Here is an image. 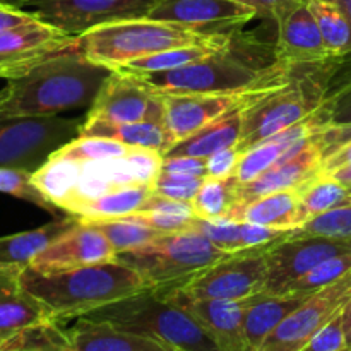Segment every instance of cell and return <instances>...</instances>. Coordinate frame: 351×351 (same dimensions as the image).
Listing matches in <instances>:
<instances>
[{"mask_svg":"<svg viewBox=\"0 0 351 351\" xmlns=\"http://www.w3.org/2000/svg\"><path fill=\"white\" fill-rule=\"evenodd\" d=\"M351 300V274L308 295L257 351H302L308 341L345 311Z\"/></svg>","mask_w":351,"mask_h":351,"instance_id":"cell-10","label":"cell"},{"mask_svg":"<svg viewBox=\"0 0 351 351\" xmlns=\"http://www.w3.org/2000/svg\"><path fill=\"white\" fill-rule=\"evenodd\" d=\"M225 219L295 230L300 226V191L273 192L249 202H237L228 209Z\"/></svg>","mask_w":351,"mask_h":351,"instance_id":"cell-23","label":"cell"},{"mask_svg":"<svg viewBox=\"0 0 351 351\" xmlns=\"http://www.w3.org/2000/svg\"><path fill=\"white\" fill-rule=\"evenodd\" d=\"M82 223H88V225L98 228L112 243L117 256L123 252H130V250L143 249V247L149 245L154 240L160 239L161 235H165L158 230L144 226L137 221H130V219H101V221Z\"/></svg>","mask_w":351,"mask_h":351,"instance_id":"cell-35","label":"cell"},{"mask_svg":"<svg viewBox=\"0 0 351 351\" xmlns=\"http://www.w3.org/2000/svg\"><path fill=\"white\" fill-rule=\"evenodd\" d=\"M226 38H230L228 33H204L168 21L141 17L93 27L75 36L72 48L95 64L115 71L171 48L216 43Z\"/></svg>","mask_w":351,"mask_h":351,"instance_id":"cell-3","label":"cell"},{"mask_svg":"<svg viewBox=\"0 0 351 351\" xmlns=\"http://www.w3.org/2000/svg\"><path fill=\"white\" fill-rule=\"evenodd\" d=\"M136 151L139 149L119 141L103 139V137H75L74 141L60 147L53 156L75 163H98V161L122 160Z\"/></svg>","mask_w":351,"mask_h":351,"instance_id":"cell-34","label":"cell"},{"mask_svg":"<svg viewBox=\"0 0 351 351\" xmlns=\"http://www.w3.org/2000/svg\"><path fill=\"white\" fill-rule=\"evenodd\" d=\"M288 71L276 64L261 67L232 53V48L206 57L173 71L137 74L158 93H228L254 88L281 72Z\"/></svg>","mask_w":351,"mask_h":351,"instance_id":"cell-7","label":"cell"},{"mask_svg":"<svg viewBox=\"0 0 351 351\" xmlns=\"http://www.w3.org/2000/svg\"><path fill=\"white\" fill-rule=\"evenodd\" d=\"M328 64L315 65L312 72L300 77H297L291 69L290 79L285 84L278 86L245 110L239 141L240 153H245L317 112L324 99Z\"/></svg>","mask_w":351,"mask_h":351,"instance_id":"cell-6","label":"cell"},{"mask_svg":"<svg viewBox=\"0 0 351 351\" xmlns=\"http://www.w3.org/2000/svg\"><path fill=\"white\" fill-rule=\"evenodd\" d=\"M321 29L322 40L331 58L351 53V17L332 0H305Z\"/></svg>","mask_w":351,"mask_h":351,"instance_id":"cell-31","label":"cell"},{"mask_svg":"<svg viewBox=\"0 0 351 351\" xmlns=\"http://www.w3.org/2000/svg\"><path fill=\"white\" fill-rule=\"evenodd\" d=\"M351 252V243L328 237H288L267 250V281L264 291L278 293L324 261Z\"/></svg>","mask_w":351,"mask_h":351,"instance_id":"cell-14","label":"cell"},{"mask_svg":"<svg viewBox=\"0 0 351 351\" xmlns=\"http://www.w3.org/2000/svg\"><path fill=\"white\" fill-rule=\"evenodd\" d=\"M247 108L235 110V112L228 113L223 119L209 123L204 129L195 132L194 136L187 137L185 141L178 143L177 146L171 147L167 154L168 156H194L208 160L211 154L218 153V151L239 146L240 136H242L243 113H245Z\"/></svg>","mask_w":351,"mask_h":351,"instance_id":"cell-28","label":"cell"},{"mask_svg":"<svg viewBox=\"0 0 351 351\" xmlns=\"http://www.w3.org/2000/svg\"><path fill=\"white\" fill-rule=\"evenodd\" d=\"M228 48H232V36L223 41H216V43L187 45V47L171 48V50L161 51V53L153 55V57L130 62L129 65L122 67L120 71L132 72V74H153V72L173 71V69L185 67V65L194 64V62L211 57V55L219 53V51L228 50Z\"/></svg>","mask_w":351,"mask_h":351,"instance_id":"cell-32","label":"cell"},{"mask_svg":"<svg viewBox=\"0 0 351 351\" xmlns=\"http://www.w3.org/2000/svg\"><path fill=\"white\" fill-rule=\"evenodd\" d=\"M194 218L171 215V213H165V211H137L123 219L137 221L141 223V225L149 226V228L153 230H158V232L161 233H177V232H185V230L191 228V221Z\"/></svg>","mask_w":351,"mask_h":351,"instance_id":"cell-44","label":"cell"},{"mask_svg":"<svg viewBox=\"0 0 351 351\" xmlns=\"http://www.w3.org/2000/svg\"><path fill=\"white\" fill-rule=\"evenodd\" d=\"M21 273L23 267L0 266V343L31 326L55 321L47 305L24 287Z\"/></svg>","mask_w":351,"mask_h":351,"instance_id":"cell-21","label":"cell"},{"mask_svg":"<svg viewBox=\"0 0 351 351\" xmlns=\"http://www.w3.org/2000/svg\"><path fill=\"white\" fill-rule=\"evenodd\" d=\"M178 307L185 308L206 329L219 351H252L245 335V300H215L187 293L182 288L160 291Z\"/></svg>","mask_w":351,"mask_h":351,"instance_id":"cell-17","label":"cell"},{"mask_svg":"<svg viewBox=\"0 0 351 351\" xmlns=\"http://www.w3.org/2000/svg\"><path fill=\"white\" fill-rule=\"evenodd\" d=\"M147 17L204 33H228L257 17V10L245 0H160Z\"/></svg>","mask_w":351,"mask_h":351,"instance_id":"cell-16","label":"cell"},{"mask_svg":"<svg viewBox=\"0 0 351 351\" xmlns=\"http://www.w3.org/2000/svg\"><path fill=\"white\" fill-rule=\"evenodd\" d=\"M346 350V328L343 312L326 324L302 351H343Z\"/></svg>","mask_w":351,"mask_h":351,"instance_id":"cell-45","label":"cell"},{"mask_svg":"<svg viewBox=\"0 0 351 351\" xmlns=\"http://www.w3.org/2000/svg\"><path fill=\"white\" fill-rule=\"evenodd\" d=\"M58 27L40 17L0 33V77L9 79L33 67L38 62L65 50L74 43Z\"/></svg>","mask_w":351,"mask_h":351,"instance_id":"cell-15","label":"cell"},{"mask_svg":"<svg viewBox=\"0 0 351 351\" xmlns=\"http://www.w3.org/2000/svg\"><path fill=\"white\" fill-rule=\"evenodd\" d=\"M79 223L74 215H67L29 232L0 237V266L27 267L43 250H47L62 233Z\"/></svg>","mask_w":351,"mask_h":351,"instance_id":"cell-26","label":"cell"},{"mask_svg":"<svg viewBox=\"0 0 351 351\" xmlns=\"http://www.w3.org/2000/svg\"><path fill=\"white\" fill-rule=\"evenodd\" d=\"M348 274H351V252L339 254L315 266L293 283L287 285L283 290L278 291V295H312Z\"/></svg>","mask_w":351,"mask_h":351,"instance_id":"cell-36","label":"cell"},{"mask_svg":"<svg viewBox=\"0 0 351 351\" xmlns=\"http://www.w3.org/2000/svg\"><path fill=\"white\" fill-rule=\"evenodd\" d=\"M242 153H240L239 146L226 147V149L218 151V153L211 154L206 160V168H208V177L218 178V180H228L235 175L237 167Z\"/></svg>","mask_w":351,"mask_h":351,"instance_id":"cell-47","label":"cell"},{"mask_svg":"<svg viewBox=\"0 0 351 351\" xmlns=\"http://www.w3.org/2000/svg\"><path fill=\"white\" fill-rule=\"evenodd\" d=\"M33 19H36V16L29 10L19 9V7L0 5V33L14 26H19V24L29 23Z\"/></svg>","mask_w":351,"mask_h":351,"instance_id":"cell-49","label":"cell"},{"mask_svg":"<svg viewBox=\"0 0 351 351\" xmlns=\"http://www.w3.org/2000/svg\"><path fill=\"white\" fill-rule=\"evenodd\" d=\"M315 136V134H314ZM322 168V151L312 137L302 149L278 161L247 184L235 185V202H249L252 199L281 191H295L317 177Z\"/></svg>","mask_w":351,"mask_h":351,"instance_id":"cell-20","label":"cell"},{"mask_svg":"<svg viewBox=\"0 0 351 351\" xmlns=\"http://www.w3.org/2000/svg\"><path fill=\"white\" fill-rule=\"evenodd\" d=\"M233 202H235V182L232 178L218 180V178L206 177L191 204L197 218L221 219L225 218Z\"/></svg>","mask_w":351,"mask_h":351,"instance_id":"cell-37","label":"cell"},{"mask_svg":"<svg viewBox=\"0 0 351 351\" xmlns=\"http://www.w3.org/2000/svg\"><path fill=\"white\" fill-rule=\"evenodd\" d=\"M81 119L0 117V167L34 173L60 147L79 137Z\"/></svg>","mask_w":351,"mask_h":351,"instance_id":"cell-9","label":"cell"},{"mask_svg":"<svg viewBox=\"0 0 351 351\" xmlns=\"http://www.w3.org/2000/svg\"><path fill=\"white\" fill-rule=\"evenodd\" d=\"M29 2H33V0H0V5H10V7H19V9H24Z\"/></svg>","mask_w":351,"mask_h":351,"instance_id":"cell-52","label":"cell"},{"mask_svg":"<svg viewBox=\"0 0 351 351\" xmlns=\"http://www.w3.org/2000/svg\"><path fill=\"white\" fill-rule=\"evenodd\" d=\"M328 175H331L332 178H336V180H339L341 184L348 185V187L351 189V161L350 163L343 165V167L336 168V170L329 171Z\"/></svg>","mask_w":351,"mask_h":351,"instance_id":"cell-51","label":"cell"},{"mask_svg":"<svg viewBox=\"0 0 351 351\" xmlns=\"http://www.w3.org/2000/svg\"><path fill=\"white\" fill-rule=\"evenodd\" d=\"M343 322H345L346 329L351 328V300L348 302V305L345 307V311H343Z\"/></svg>","mask_w":351,"mask_h":351,"instance_id":"cell-53","label":"cell"},{"mask_svg":"<svg viewBox=\"0 0 351 351\" xmlns=\"http://www.w3.org/2000/svg\"><path fill=\"white\" fill-rule=\"evenodd\" d=\"M269 247L230 254L180 288L195 297L215 300H247L256 297L266 288Z\"/></svg>","mask_w":351,"mask_h":351,"instance_id":"cell-11","label":"cell"},{"mask_svg":"<svg viewBox=\"0 0 351 351\" xmlns=\"http://www.w3.org/2000/svg\"><path fill=\"white\" fill-rule=\"evenodd\" d=\"M65 331L75 351H178L147 336L88 317H77Z\"/></svg>","mask_w":351,"mask_h":351,"instance_id":"cell-22","label":"cell"},{"mask_svg":"<svg viewBox=\"0 0 351 351\" xmlns=\"http://www.w3.org/2000/svg\"><path fill=\"white\" fill-rule=\"evenodd\" d=\"M346 348L351 350V328L346 329Z\"/></svg>","mask_w":351,"mask_h":351,"instance_id":"cell-54","label":"cell"},{"mask_svg":"<svg viewBox=\"0 0 351 351\" xmlns=\"http://www.w3.org/2000/svg\"><path fill=\"white\" fill-rule=\"evenodd\" d=\"M332 2L339 3L351 17V0H332ZM348 89H351V53L343 58H332L328 64L324 99L322 101L336 98Z\"/></svg>","mask_w":351,"mask_h":351,"instance_id":"cell-41","label":"cell"},{"mask_svg":"<svg viewBox=\"0 0 351 351\" xmlns=\"http://www.w3.org/2000/svg\"><path fill=\"white\" fill-rule=\"evenodd\" d=\"M112 69L86 58L72 45L0 89V117H50L93 105Z\"/></svg>","mask_w":351,"mask_h":351,"instance_id":"cell-1","label":"cell"},{"mask_svg":"<svg viewBox=\"0 0 351 351\" xmlns=\"http://www.w3.org/2000/svg\"><path fill=\"white\" fill-rule=\"evenodd\" d=\"M290 74L291 69H288L254 88L242 89V91L184 93V95L160 93L165 105L163 123L170 139V149L228 113L252 106L278 86L285 84L290 79Z\"/></svg>","mask_w":351,"mask_h":351,"instance_id":"cell-8","label":"cell"},{"mask_svg":"<svg viewBox=\"0 0 351 351\" xmlns=\"http://www.w3.org/2000/svg\"><path fill=\"white\" fill-rule=\"evenodd\" d=\"M160 0H33L24 9L69 36L96 26L147 17Z\"/></svg>","mask_w":351,"mask_h":351,"instance_id":"cell-13","label":"cell"},{"mask_svg":"<svg viewBox=\"0 0 351 351\" xmlns=\"http://www.w3.org/2000/svg\"><path fill=\"white\" fill-rule=\"evenodd\" d=\"M0 192L38 206L48 213H57L58 208L40 191L33 180V173L19 168L0 167Z\"/></svg>","mask_w":351,"mask_h":351,"instance_id":"cell-38","label":"cell"},{"mask_svg":"<svg viewBox=\"0 0 351 351\" xmlns=\"http://www.w3.org/2000/svg\"><path fill=\"white\" fill-rule=\"evenodd\" d=\"M202 182H204V178L160 173L156 177V180H154V194L177 199V201L191 202L199 192V189H201Z\"/></svg>","mask_w":351,"mask_h":351,"instance_id":"cell-42","label":"cell"},{"mask_svg":"<svg viewBox=\"0 0 351 351\" xmlns=\"http://www.w3.org/2000/svg\"><path fill=\"white\" fill-rule=\"evenodd\" d=\"M154 192V180H137L117 185L101 195L75 206L71 215L79 221H101V219H123L143 208Z\"/></svg>","mask_w":351,"mask_h":351,"instance_id":"cell-24","label":"cell"},{"mask_svg":"<svg viewBox=\"0 0 351 351\" xmlns=\"http://www.w3.org/2000/svg\"><path fill=\"white\" fill-rule=\"evenodd\" d=\"M329 60L332 58L322 40L317 21L304 0L278 24L274 62L287 69H300L328 64Z\"/></svg>","mask_w":351,"mask_h":351,"instance_id":"cell-19","label":"cell"},{"mask_svg":"<svg viewBox=\"0 0 351 351\" xmlns=\"http://www.w3.org/2000/svg\"><path fill=\"white\" fill-rule=\"evenodd\" d=\"M228 256L202 233L185 230L165 233L143 249L119 254L117 259L134 267L146 281L147 288L168 291L185 287Z\"/></svg>","mask_w":351,"mask_h":351,"instance_id":"cell-5","label":"cell"},{"mask_svg":"<svg viewBox=\"0 0 351 351\" xmlns=\"http://www.w3.org/2000/svg\"><path fill=\"white\" fill-rule=\"evenodd\" d=\"M117 261V252L105 235L95 226L79 221L62 233L27 267L40 273H58Z\"/></svg>","mask_w":351,"mask_h":351,"instance_id":"cell-18","label":"cell"},{"mask_svg":"<svg viewBox=\"0 0 351 351\" xmlns=\"http://www.w3.org/2000/svg\"><path fill=\"white\" fill-rule=\"evenodd\" d=\"M84 317L110 322L178 351H219L206 329L185 308L178 307L153 288L105 305Z\"/></svg>","mask_w":351,"mask_h":351,"instance_id":"cell-4","label":"cell"},{"mask_svg":"<svg viewBox=\"0 0 351 351\" xmlns=\"http://www.w3.org/2000/svg\"><path fill=\"white\" fill-rule=\"evenodd\" d=\"M319 130L314 141L322 151V160L351 141V89L336 98L322 101L315 112Z\"/></svg>","mask_w":351,"mask_h":351,"instance_id":"cell-29","label":"cell"},{"mask_svg":"<svg viewBox=\"0 0 351 351\" xmlns=\"http://www.w3.org/2000/svg\"><path fill=\"white\" fill-rule=\"evenodd\" d=\"M291 237V230L276 228V226L256 225V223H240V242L242 250L269 247L281 240Z\"/></svg>","mask_w":351,"mask_h":351,"instance_id":"cell-43","label":"cell"},{"mask_svg":"<svg viewBox=\"0 0 351 351\" xmlns=\"http://www.w3.org/2000/svg\"><path fill=\"white\" fill-rule=\"evenodd\" d=\"M343 351H351V350H348V348H346V350H343Z\"/></svg>","mask_w":351,"mask_h":351,"instance_id":"cell-55","label":"cell"},{"mask_svg":"<svg viewBox=\"0 0 351 351\" xmlns=\"http://www.w3.org/2000/svg\"><path fill=\"white\" fill-rule=\"evenodd\" d=\"M21 280L58 322L84 317L147 288L143 276L119 259L58 273L24 267Z\"/></svg>","mask_w":351,"mask_h":351,"instance_id":"cell-2","label":"cell"},{"mask_svg":"<svg viewBox=\"0 0 351 351\" xmlns=\"http://www.w3.org/2000/svg\"><path fill=\"white\" fill-rule=\"evenodd\" d=\"M202 233L209 242L226 254H235L242 250L240 242V223L232 219H202L195 216L191 221V228Z\"/></svg>","mask_w":351,"mask_h":351,"instance_id":"cell-40","label":"cell"},{"mask_svg":"<svg viewBox=\"0 0 351 351\" xmlns=\"http://www.w3.org/2000/svg\"><path fill=\"white\" fill-rule=\"evenodd\" d=\"M245 2L257 10V16L280 24L304 0H245Z\"/></svg>","mask_w":351,"mask_h":351,"instance_id":"cell-48","label":"cell"},{"mask_svg":"<svg viewBox=\"0 0 351 351\" xmlns=\"http://www.w3.org/2000/svg\"><path fill=\"white\" fill-rule=\"evenodd\" d=\"M308 295L263 293L245 300V335L252 351L261 348L267 336L307 298Z\"/></svg>","mask_w":351,"mask_h":351,"instance_id":"cell-25","label":"cell"},{"mask_svg":"<svg viewBox=\"0 0 351 351\" xmlns=\"http://www.w3.org/2000/svg\"><path fill=\"white\" fill-rule=\"evenodd\" d=\"M350 161H351V141L343 144V146L338 147L336 151H332L331 154H328V156L322 160L321 171L322 173H329V171L336 170V168L343 167V165L350 163Z\"/></svg>","mask_w":351,"mask_h":351,"instance_id":"cell-50","label":"cell"},{"mask_svg":"<svg viewBox=\"0 0 351 351\" xmlns=\"http://www.w3.org/2000/svg\"><path fill=\"white\" fill-rule=\"evenodd\" d=\"M300 191V226L308 219L351 204V189L328 173H319Z\"/></svg>","mask_w":351,"mask_h":351,"instance_id":"cell-30","label":"cell"},{"mask_svg":"<svg viewBox=\"0 0 351 351\" xmlns=\"http://www.w3.org/2000/svg\"><path fill=\"white\" fill-rule=\"evenodd\" d=\"M0 351H75L58 321L41 322L0 343Z\"/></svg>","mask_w":351,"mask_h":351,"instance_id":"cell-33","label":"cell"},{"mask_svg":"<svg viewBox=\"0 0 351 351\" xmlns=\"http://www.w3.org/2000/svg\"><path fill=\"white\" fill-rule=\"evenodd\" d=\"M293 237H328L351 243V204L319 215L298 228L291 230Z\"/></svg>","mask_w":351,"mask_h":351,"instance_id":"cell-39","label":"cell"},{"mask_svg":"<svg viewBox=\"0 0 351 351\" xmlns=\"http://www.w3.org/2000/svg\"><path fill=\"white\" fill-rule=\"evenodd\" d=\"M160 173L180 175V177L192 178H206L208 177V168L206 160L194 156H163L161 161Z\"/></svg>","mask_w":351,"mask_h":351,"instance_id":"cell-46","label":"cell"},{"mask_svg":"<svg viewBox=\"0 0 351 351\" xmlns=\"http://www.w3.org/2000/svg\"><path fill=\"white\" fill-rule=\"evenodd\" d=\"M86 120L110 123L161 122L165 105L161 95L151 88L141 75L127 71H112L93 105Z\"/></svg>","mask_w":351,"mask_h":351,"instance_id":"cell-12","label":"cell"},{"mask_svg":"<svg viewBox=\"0 0 351 351\" xmlns=\"http://www.w3.org/2000/svg\"><path fill=\"white\" fill-rule=\"evenodd\" d=\"M79 137H103L119 141L136 149L151 151L161 156L170 149V139L165 123L137 122V123H110L99 120H86Z\"/></svg>","mask_w":351,"mask_h":351,"instance_id":"cell-27","label":"cell"}]
</instances>
